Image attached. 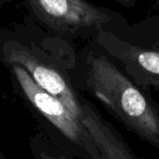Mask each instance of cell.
<instances>
[{
  "label": "cell",
  "mask_w": 159,
  "mask_h": 159,
  "mask_svg": "<svg viewBox=\"0 0 159 159\" xmlns=\"http://www.w3.org/2000/svg\"><path fill=\"white\" fill-rule=\"evenodd\" d=\"M0 159H3V156L1 155V152H0Z\"/></svg>",
  "instance_id": "8fae6325"
},
{
  "label": "cell",
  "mask_w": 159,
  "mask_h": 159,
  "mask_svg": "<svg viewBox=\"0 0 159 159\" xmlns=\"http://www.w3.org/2000/svg\"><path fill=\"white\" fill-rule=\"evenodd\" d=\"M152 9H158L159 10V0H155L154 5L152 6Z\"/></svg>",
  "instance_id": "30bf717a"
},
{
  "label": "cell",
  "mask_w": 159,
  "mask_h": 159,
  "mask_svg": "<svg viewBox=\"0 0 159 159\" xmlns=\"http://www.w3.org/2000/svg\"><path fill=\"white\" fill-rule=\"evenodd\" d=\"M79 53L75 43L46 31L29 16L23 22L0 27V62L8 69L23 68L80 119L82 93L75 82Z\"/></svg>",
  "instance_id": "6da1fadb"
},
{
  "label": "cell",
  "mask_w": 159,
  "mask_h": 159,
  "mask_svg": "<svg viewBox=\"0 0 159 159\" xmlns=\"http://www.w3.org/2000/svg\"><path fill=\"white\" fill-rule=\"evenodd\" d=\"M113 1H116L117 3H119V5L123 6L125 8H130V9L135 8L137 5V0H113Z\"/></svg>",
  "instance_id": "ba28073f"
},
{
  "label": "cell",
  "mask_w": 159,
  "mask_h": 159,
  "mask_svg": "<svg viewBox=\"0 0 159 159\" xmlns=\"http://www.w3.org/2000/svg\"><path fill=\"white\" fill-rule=\"evenodd\" d=\"M95 44L144 91L159 89V16L104 31Z\"/></svg>",
  "instance_id": "3957f363"
},
{
  "label": "cell",
  "mask_w": 159,
  "mask_h": 159,
  "mask_svg": "<svg viewBox=\"0 0 159 159\" xmlns=\"http://www.w3.org/2000/svg\"><path fill=\"white\" fill-rule=\"evenodd\" d=\"M76 87L95 97L129 131L159 150V104L95 44L80 50Z\"/></svg>",
  "instance_id": "7a4b0ae2"
},
{
  "label": "cell",
  "mask_w": 159,
  "mask_h": 159,
  "mask_svg": "<svg viewBox=\"0 0 159 159\" xmlns=\"http://www.w3.org/2000/svg\"><path fill=\"white\" fill-rule=\"evenodd\" d=\"M27 16L46 31L71 42H95L104 31L126 23L118 11L89 0H22Z\"/></svg>",
  "instance_id": "277c9868"
},
{
  "label": "cell",
  "mask_w": 159,
  "mask_h": 159,
  "mask_svg": "<svg viewBox=\"0 0 159 159\" xmlns=\"http://www.w3.org/2000/svg\"><path fill=\"white\" fill-rule=\"evenodd\" d=\"M32 147H33V154L35 156V159H69L61 155H56L53 152H50L43 146L42 139L40 136H36L32 139Z\"/></svg>",
  "instance_id": "52a82bcc"
},
{
  "label": "cell",
  "mask_w": 159,
  "mask_h": 159,
  "mask_svg": "<svg viewBox=\"0 0 159 159\" xmlns=\"http://www.w3.org/2000/svg\"><path fill=\"white\" fill-rule=\"evenodd\" d=\"M81 121L94 139L102 159H145L133 152L125 139L98 111L97 107L82 94Z\"/></svg>",
  "instance_id": "8992f818"
},
{
  "label": "cell",
  "mask_w": 159,
  "mask_h": 159,
  "mask_svg": "<svg viewBox=\"0 0 159 159\" xmlns=\"http://www.w3.org/2000/svg\"><path fill=\"white\" fill-rule=\"evenodd\" d=\"M157 91H158V92H159V89H157Z\"/></svg>",
  "instance_id": "7c38bea8"
},
{
  "label": "cell",
  "mask_w": 159,
  "mask_h": 159,
  "mask_svg": "<svg viewBox=\"0 0 159 159\" xmlns=\"http://www.w3.org/2000/svg\"><path fill=\"white\" fill-rule=\"evenodd\" d=\"M12 79L23 97L40 116L45 118L66 141L79 148L89 159H102L94 139L81 119L56 96L40 87L21 66L9 69Z\"/></svg>",
  "instance_id": "5b68a950"
},
{
  "label": "cell",
  "mask_w": 159,
  "mask_h": 159,
  "mask_svg": "<svg viewBox=\"0 0 159 159\" xmlns=\"http://www.w3.org/2000/svg\"><path fill=\"white\" fill-rule=\"evenodd\" d=\"M11 0H0V9L3 7L5 5H7V3H9Z\"/></svg>",
  "instance_id": "9c48e42d"
}]
</instances>
